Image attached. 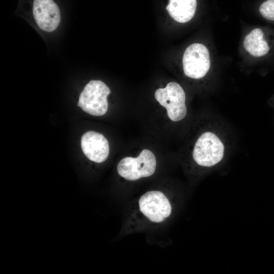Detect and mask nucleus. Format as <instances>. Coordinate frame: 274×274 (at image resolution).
<instances>
[{"mask_svg": "<svg viewBox=\"0 0 274 274\" xmlns=\"http://www.w3.org/2000/svg\"><path fill=\"white\" fill-rule=\"evenodd\" d=\"M225 154V146L215 132L207 131L200 135L192 150V158L200 166L211 167L220 163Z\"/></svg>", "mask_w": 274, "mask_h": 274, "instance_id": "f257e3e1", "label": "nucleus"}, {"mask_svg": "<svg viewBox=\"0 0 274 274\" xmlns=\"http://www.w3.org/2000/svg\"><path fill=\"white\" fill-rule=\"evenodd\" d=\"M109 87L100 80H91L81 93L78 106L86 113L94 116H101L108 111L107 97Z\"/></svg>", "mask_w": 274, "mask_h": 274, "instance_id": "f03ea898", "label": "nucleus"}, {"mask_svg": "<svg viewBox=\"0 0 274 274\" xmlns=\"http://www.w3.org/2000/svg\"><path fill=\"white\" fill-rule=\"evenodd\" d=\"M156 167V157L152 152L144 149L134 158L125 157L117 166L118 174L128 181H135L154 174Z\"/></svg>", "mask_w": 274, "mask_h": 274, "instance_id": "7ed1b4c3", "label": "nucleus"}, {"mask_svg": "<svg viewBox=\"0 0 274 274\" xmlns=\"http://www.w3.org/2000/svg\"><path fill=\"white\" fill-rule=\"evenodd\" d=\"M155 98L161 106L166 108L168 117L172 121H179L186 117V95L178 83L171 82L165 88L157 89Z\"/></svg>", "mask_w": 274, "mask_h": 274, "instance_id": "20e7f679", "label": "nucleus"}, {"mask_svg": "<svg viewBox=\"0 0 274 274\" xmlns=\"http://www.w3.org/2000/svg\"><path fill=\"white\" fill-rule=\"evenodd\" d=\"M185 75L198 79L203 77L210 68V57L208 48L200 43H193L185 50L182 58Z\"/></svg>", "mask_w": 274, "mask_h": 274, "instance_id": "39448f33", "label": "nucleus"}, {"mask_svg": "<svg viewBox=\"0 0 274 274\" xmlns=\"http://www.w3.org/2000/svg\"><path fill=\"white\" fill-rule=\"evenodd\" d=\"M138 203L140 212L152 222H162L172 213V208L169 200L159 191L147 192L141 196Z\"/></svg>", "mask_w": 274, "mask_h": 274, "instance_id": "423d86ee", "label": "nucleus"}, {"mask_svg": "<svg viewBox=\"0 0 274 274\" xmlns=\"http://www.w3.org/2000/svg\"><path fill=\"white\" fill-rule=\"evenodd\" d=\"M32 12L35 20L42 30L51 32L58 26L60 11L53 0H34Z\"/></svg>", "mask_w": 274, "mask_h": 274, "instance_id": "0eeeda50", "label": "nucleus"}, {"mask_svg": "<svg viewBox=\"0 0 274 274\" xmlns=\"http://www.w3.org/2000/svg\"><path fill=\"white\" fill-rule=\"evenodd\" d=\"M81 145L84 154L91 161L101 163L109 156L108 141L100 133L94 131L86 132L81 138Z\"/></svg>", "mask_w": 274, "mask_h": 274, "instance_id": "6e6552de", "label": "nucleus"}, {"mask_svg": "<svg viewBox=\"0 0 274 274\" xmlns=\"http://www.w3.org/2000/svg\"><path fill=\"white\" fill-rule=\"evenodd\" d=\"M243 46L252 56L261 57L267 55L270 50L268 41L265 39L264 33L260 28H256L245 37Z\"/></svg>", "mask_w": 274, "mask_h": 274, "instance_id": "1a4fd4ad", "label": "nucleus"}, {"mask_svg": "<svg viewBox=\"0 0 274 274\" xmlns=\"http://www.w3.org/2000/svg\"><path fill=\"white\" fill-rule=\"evenodd\" d=\"M196 5V0H169L166 10L175 21L186 23L194 16Z\"/></svg>", "mask_w": 274, "mask_h": 274, "instance_id": "9d476101", "label": "nucleus"}, {"mask_svg": "<svg viewBox=\"0 0 274 274\" xmlns=\"http://www.w3.org/2000/svg\"><path fill=\"white\" fill-rule=\"evenodd\" d=\"M259 12L265 19L274 21V0H266L259 7Z\"/></svg>", "mask_w": 274, "mask_h": 274, "instance_id": "9b49d317", "label": "nucleus"}]
</instances>
